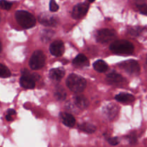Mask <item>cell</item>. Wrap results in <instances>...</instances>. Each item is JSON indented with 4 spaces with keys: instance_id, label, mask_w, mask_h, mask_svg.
Returning a JSON list of instances; mask_svg holds the SVG:
<instances>
[{
    "instance_id": "obj_15",
    "label": "cell",
    "mask_w": 147,
    "mask_h": 147,
    "mask_svg": "<svg viewBox=\"0 0 147 147\" xmlns=\"http://www.w3.org/2000/svg\"><path fill=\"white\" fill-rule=\"evenodd\" d=\"M60 119L65 126L68 127H73L76 123V119L71 114L67 113H60Z\"/></svg>"
},
{
    "instance_id": "obj_28",
    "label": "cell",
    "mask_w": 147,
    "mask_h": 147,
    "mask_svg": "<svg viewBox=\"0 0 147 147\" xmlns=\"http://www.w3.org/2000/svg\"><path fill=\"white\" fill-rule=\"evenodd\" d=\"M7 113L10 115H15L16 111L14 110H13V109H9V110L7 111Z\"/></svg>"
},
{
    "instance_id": "obj_11",
    "label": "cell",
    "mask_w": 147,
    "mask_h": 147,
    "mask_svg": "<svg viewBox=\"0 0 147 147\" xmlns=\"http://www.w3.org/2000/svg\"><path fill=\"white\" fill-rule=\"evenodd\" d=\"M119 112L118 106L113 103H110L107 105L103 109V113L109 119H113L117 116Z\"/></svg>"
},
{
    "instance_id": "obj_3",
    "label": "cell",
    "mask_w": 147,
    "mask_h": 147,
    "mask_svg": "<svg viewBox=\"0 0 147 147\" xmlns=\"http://www.w3.org/2000/svg\"><path fill=\"white\" fill-rule=\"evenodd\" d=\"M15 17L17 22L23 28H32L36 24V20L34 17L28 11H23V10L17 11L15 13Z\"/></svg>"
},
{
    "instance_id": "obj_23",
    "label": "cell",
    "mask_w": 147,
    "mask_h": 147,
    "mask_svg": "<svg viewBox=\"0 0 147 147\" xmlns=\"http://www.w3.org/2000/svg\"><path fill=\"white\" fill-rule=\"evenodd\" d=\"M1 4V9H6V10L9 9L11 7V5H12V4H11V2L6 1V0H1V4Z\"/></svg>"
},
{
    "instance_id": "obj_7",
    "label": "cell",
    "mask_w": 147,
    "mask_h": 147,
    "mask_svg": "<svg viewBox=\"0 0 147 147\" xmlns=\"http://www.w3.org/2000/svg\"><path fill=\"white\" fill-rule=\"evenodd\" d=\"M119 66H120L121 68L125 70L126 73L130 75H133V76H136L140 72V67H139V63L136 60H130L124 61L120 63Z\"/></svg>"
},
{
    "instance_id": "obj_29",
    "label": "cell",
    "mask_w": 147,
    "mask_h": 147,
    "mask_svg": "<svg viewBox=\"0 0 147 147\" xmlns=\"http://www.w3.org/2000/svg\"><path fill=\"white\" fill-rule=\"evenodd\" d=\"M6 119H7V121H12L13 120L12 115H10V114H8V113H7V115L6 116Z\"/></svg>"
},
{
    "instance_id": "obj_2",
    "label": "cell",
    "mask_w": 147,
    "mask_h": 147,
    "mask_svg": "<svg viewBox=\"0 0 147 147\" xmlns=\"http://www.w3.org/2000/svg\"><path fill=\"white\" fill-rule=\"evenodd\" d=\"M66 83L70 90L77 93L83 92L86 86V80L76 74L70 75L67 78Z\"/></svg>"
},
{
    "instance_id": "obj_1",
    "label": "cell",
    "mask_w": 147,
    "mask_h": 147,
    "mask_svg": "<svg viewBox=\"0 0 147 147\" xmlns=\"http://www.w3.org/2000/svg\"><path fill=\"white\" fill-rule=\"evenodd\" d=\"M110 50L117 55H130L134 53V47L133 44L127 40H117L111 43Z\"/></svg>"
},
{
    "instance_id": "obj_18",
    "label": "cell",
    "mask_w": 147,
    "mask_h": 147,
    "mask_svg": "<svg viewBox=\"0 0 147 147\" xmlns=\"http://www.w3.org/2000/svg\"><path fill=\"white\" fill-rule=\"evenodd\" d=\"M93 67L96 71L99 72V73H104V72L107 71L109 69L107 63L102 60H98L95 62L93 63Z\"/></svg>"
},
{
    "instance_id": "obj_4",
    "label": "cell",
    "mask_w": 147,
    "mask_h": 147,
    "mask_svg": "<svg viewBox=\"0 0 147 147\" xmlns=\"http://www.w3.org/2000/svg\"><path fill=\"white\" fill-rule=\"evenodd\" d=\"M39 78L38 75L31 74L28 70H24L20 78V85L24 88L32 89L35 86V80H38Z\"/></svg>"
},
{
    "instance_id": "obj_25",
    "label": "cell",
    "mask_w": 147,
    "mask_h": 147,
    "mask_svg": "<svg viewBox=\"0 0 147 147\" xmlns=\"http://www.w3.org/2000/svg\"><path fill=\"white\" fill-rule=\"evenodd\" d=\"M138 8H139V11H140L142 14L147 15V4H140V5H138Z\"/></svg>"
},
{
    "instance_id": "obj_30",
    "label": "cell",
    "mask_w": 147,
    "mask_h": 147,
    "mask_svg": "<svg viewBox=\"0 0 147 147\" xmlns=\"http://www.w3.org/2000/svg\"><path fill=\"white\" fill-rule=\"evenodd\" d=\"M89 1H90V2H93V1H94L95 0H88Z\"/></svg>"
},
{
    "instance_id": "obj_14",
    "label": "cell",
    "mask_w": 147,
    "mask_h": 147,
    "mask_svg": "<svg viewBox=\"0 0 147 147\" xmlns=\"http://www.w3.org/2000/svg\"><path fill=\"white\" fill-rule=\"evenodd\" d=\"M116 100L125 104H129L134 101L135 98L133 95L126 93H121L115 97Z\"/></svg>"
},
{
    "instance_id": "obj_6",
    "label": "cell",
    "mask_w": 147,
    "mask_h": 147,
    "mask_svg": "<svg viewBox=\"0 0 147 147\" xmlns=\"http://www.w3.org/2000/svg\"><path fill=\"white\" fill-rule=\"evenodd\" d=\"M116 37V32L111 29H102L96 33V40L98 42L106 44L113 41Z\"/></svg>"
},
{
    "instance_id": "obj_22",
    "label": "cell",
    "mask_w": 147,
    "mask_h": 147,
    "mask_svg": "<svg viewBox=\"0 0 147 147\" xmlns=\"http://www.w3.org/2000/svg\"><path fill=\"white\" fill-rule=\"evenodd\" d=\"M11 76V73L7 66L3 64L0 65V77L2 78H6Z\"/></svg>"
},
{
    "instance_id": "obj_31",
    "label": "cell",
    "mask_w": 147,
    "mask_h": 147,
    "mask_svg": "<svg viewBox=\"0 0 147 147\" xmlns=\"http://www.w3.org/2000/svg\"><path fill=\"white\" fill-rule=\"evenodd\" d=\"M146 63H147V59H146Z\"/></svg>"
},
{
    "instance_id": "obj_21",
    "label": "cell",
    "mask_w": 147,
    "mask_h": 147,
    "mask_svg": "<svg viewBox=\"0 0 147 147\" xmlns=\"http://www.w3.org/2000/svg\"><path fill=\"white\" fill-rule=\"evenodd\" d=\"M54 35V32L51 30H44L42 31L41 39L44 42L50 41V39Z\"/></svg>"
},
{
    "instance_id": "obj_26",
    "label": "cell",
    "mask_w": 147,
    "mask_h": 147,
    "mask_svg": "<svg viewBox=\"0 0 147 147\" xmlns=\"http://www.w3.org/2000/svg\"><path fill=\"white\" fill-rule=\"evenodd\" d=\"M108 142H109V143L111 145H112V146H116V145L119 144V139H118L117 137L110 138V139L108 140Z\"/></svg>"
},
{
    "instance_id": "obj_13",
    "label": "cell",
    "mask_w": 147,
    "mask_h": 147,
    "mask_svg": "<svg viewBox=\"0 0 147 147\" xmlns=\"http://www.w3.org/2000/svg\"><path fill=\"white\" fill-rule=\"evenodd\" d=\"M65 70L63 68H53L50 70L49 76L52 80L58 82L64 77Z\"/></svg>"
},
{
    "instance_id": "obj_24",
    "label": "cell",
    "mask_w": 147,
    "mask_h": 147,
    "mask_svg": "<svg viewBox=\"0 0 147 147\" xmlns=\"http://www.w3.org/2000/svg\"><path fill=\"white\" fill-rule=\"evenodd\" d=\"M59 9V6L57 5V3L55 2V0H50V11L55 12V11H57Z\"/></svg>"
},
{
    "instance_id": "obj_10",
    "label": "cell",
    "mask_w": 147,
    "mask_h": 147,
    "mask_svg": "<svg viewBox=\"0 0 147 147\" xmlns=\"http://www.w3.org/2000/svg\"><path fill=\"white\" fill-rule=\"evenodd\" d=\"M39 22L43 25L48 27H55L57 24V19L48 13H42L40 14L39 16Z\"/></svg>"
},
{
    "instance_id": "obj_8",
    "label": "cell",
    "mask_w": 147,
    "mask_h": 147,
    "mask_svg": "<svg viewBox=\"0 0 147 147\" xmlns=\"http://www.w3.org/2000/svg\"><path fill=\"white\" fill-rule=\"evenodd\" d=\"M89 4L87 3H80L74 7L72 15L74 19H80L84 17L88 12Z\"/></svg>"
},
{
    "instance_id": "obj_16",
    "label": "cell",
    "mask_w": 147,
    "mask_h": 147,
    "mask_svg": "<svg viewBox=\"0 0 147 147\" xmlns=\"http://www.w3.org/2000/svg\"><path fill=\"white\" fill-rule=\"evenodd\" d=\"M74 103L79 109H84L88 106L89 102L88 99L83 96H76L74 97Z\"/></svg>"
},
{
    "instance_id": "obj_5",
    "label": "cell",
    "mask_w": 147,
    "mask_h": 147,
    "mask_svg": "<svg viewBox=\"0 0 147 147\" xmlns=\"http://www.w3.org/2000/svg\"><path fill=\"white\" fill-rule=\"evenodd\" d=\"M30 67L33 70H39L45 64V55L41 50H36L33 53L30 60Z\"/></svg>"
},
{
    "instance_id": "obj_17",
    "label": "cell",
    "mask_w": 147,
    "mask_h": 147,
    "mask_svg": "<svg viewBox=\"0 0 147 147\" xmlns=\"http://www.w3.org/2000/svg\"><path fill=\"white\" fill-rule=\"evenodd\" d=\"M73 64L78 67H85L89 65V61L87 57L83 54H79L76 58L73 60Z\"/></svg>"
},
{
    "instance_id": "obj_19",
    "label": "cell",
    "mask_w": 147,
    "mask_h": 147,
    "mask_svg": "<svg viewBox=\"0 0 147 147\" xmlns=\"http://www.w3.org/2000/svg\"><path fill=\"white\" fill-rule=\"evenodd\" d=\"M78 129H80V131H82L86 132V133L88 134H92L93 133V132L96 131V128L94 125L88 123H84L79 125Z\"/></svg>"
},
{
    "instance_id": "obj_9",
    "label": "cell",
    "mask_w": 147,
    "mask_h": 147,
    "mask_svg": "<svg viewBox=\"0 0 147 147\" xmlns=\"http://www.w3.org/2000/svg\"><path fill=\"white\" fill-rule=\"evenodd\" d=\"M50 51L53 55L60 57L64 53V43L61 40H55L50 46Z\"/></svg>"
},
{
    "instance_id": "obj_27",
    "label": "cell",
    "mask_w": 147,
    "mask_h": 147,
    "mask_svg": "<svg viewBox=\"0 0 147 147\" xmlns=\"http://www.w3.org/2000/svg\"><path fill=\"white\" fill-rule=\"evenodd\" d=\"M147 0H135L136 3L137 4V5H140V4H144Z\"/></svg>"
},
{
    "instance_id": "obj_12",
    "label": "cell",
    "mask_w": 147,
    "mask_h": 147,
    "mask_svg": "<svg viewBox=\"0 0 147 147\" xmlns=\"http://www.w3.org/2000/svg\"><path fill=\"white\" fill-rule=\"evenodd\" d=\"M106 80H107L109 83L111 85H116V86L121 85L124 81V78L121 75L118 74L116 72L114 71L108 74L107 77H106Z\"/></svg>"
},
{
    "instance_id": "obj_20",
    "label": "cell",
    "mask_w": 147,
    "mask_h": 147,
    "mask_svg": "<svg viewBox=\"0 0 147 147\" xmlns=\"http://www.w3.org/2000/svg\"><path fill=\"white\" fill-rule=\"evenodd\" d=\"M55 96L59 100H63L66 98V92L64 88L60 86H57L55 90Z\"/></svg>"
}]
</instances>
